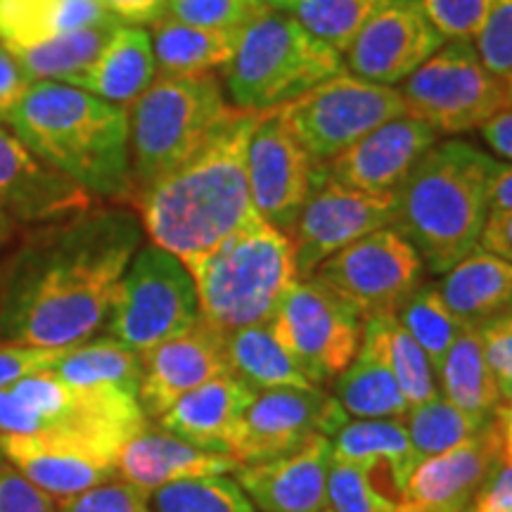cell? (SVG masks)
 I'll use <instances>...</instances> for the list:
<instances>
[{"instance_id": "obj_1", "label": "cell", "mask_w": 512, "mask_h": 512, "mask_svg": "<svg viewBox=\"0 0 512 512\" xmlns=\"http://www.w3.org/2000/svg\"><path fill=\"white\" fill-rule=\"evenodd\" d=\"M140 240V223L119 209H91L41 230L19 249L3 280L0 337L41 349L93 339Z\"/></svg>"}, {"instance_id": "obj_2", "label": "cell", "mask_w": 512, "mask_h": 512, "mask_svg": "<svg viewBox=\"0 0 512 512\" xmlns=\"http://www.w3.org/2000/svg\"><path fill=\"white\" fill-rule=\"evenodd\" d=\"M259 114L238 110L188 162L140 192L152 245L190 266L252 219L247 140Z\"/></svg>"}, {"instance_id": "obj_3", "label": "cell", "mask_w": 512, "mask_h": 512, "mask_svg": "<svg viewBox=\"0 0 512 512\" xmlns=\"http://www.w3.org/2000/svg\"><path fill=\"white\" fill-rule=\"evenodd\" d=\"M8 124L43 162L91 195L128 202L136 195L128 150V110L57 81H34Z\"/></svg>"}, {"instance_id": "obj_4", "label": "cell", "mask_w": 512, "mask_h": 512, "mask_svg": "<svg viewBox=\"0 0 512 512\" xmlns=\"http://www.w3.org/2000/svg\"><path fill=\"white\" fill-rule=\"evenodd\" d=\"M498 159L465 140L437 143L396 188L392 228L434 275L479 247Z\"/></svg>"}, {"instance_id": "obj_5", "label": "cell", "mask_w": 512, "mask_h": 512, "mask_svg": "<svg viewBox=\"0 0 512 512\" xmlns=\"http://www.w3.org/2000/svg\"><path fill=\"white\" fill-rule=\"evenodd\" d=\"M200 316L221 332L271 323L297 283L292 242L259 214L188 266Z\"/></svg>"}, {"instance_id": "obj_6", "label": "cell", "mask_w": 512, "mask_h": 512, "mask_svg": "<svg viewBox=\"0 0 512 512\" xmlns=\"http://www.w3.org/2000/svg\"><path fill=\"white\" fill-rule=\"evenodd\" d=\"M145 425L138 396L117 387H74L38 370L0 389V434L64 441L117 460Z\"/></svg>"}, {"instance_id": "obj_7", "label": "cell", "mask_w": 512, "mask_h": 512, "mask_svg": "<svg viewBox=\"0 0 512 512\" xmlns=\"http://www.w3.org/2000/svg\"><path fill=\"white\" fill-rule=\"evenodd\" d=\"M238 112L214 74H157L128 107V150L136 192L178 169Z\"/></svg>"}, {"instance_id": "obj_8", "label": "cell", "mask_w": 512, "mask_h": 512, "mask_svg": "<svg viewBox=\"0 0 512 512\" xmlns=\"http://www.w3.org/2000/svg\"><path fill=\"white\" fill-rule=\"evenodd\" d=\"M223 72L233 107L268 112L344 72V55L318 41L287 12L264 10L242 29Z\"/></svg>"}, {"instance_id": "obj_9", "label": "cell", "mask_w": 512, "mask_h": 512, "mask_svg": "<svg viewBox=\"0 0 512 512\" xmlns=\"http://www.w3.org/2000/svg\"><path fill=\"white\" fill-rule=\"evenodd\" d=\"M200 318L195 280L188 266L157 245L138 249L121 275L107 313V337L145 354L181 335Z\"/></svg>"}, {"instance_id": "obj_10", "label": "cell", "mask_w": 512, "mask_h": 512, "mask_svg": "<svg viewBox=\"0 0 512 512\" xmlns=\"http://www.w3.org/2000/svg\"><path fill=\"white\" fill-rule=\"evenodd\" d=\"M396 88L406 114L439 136L475 131L512 105L503 83L479 60L475 43H444Z\"/></svg>"}, {"instance_id": "obj_11", "label": "cell", "mask_w": 512, "mask_h": 512, "mask_svg": "<svg viewBox=\"0 0 512 512\" xmlns=\"http://www.w3.org/2000/svg\"><path fill=\"white\" fill-rule=\"evenodd\" d=\"M280 110L292 136L318 169H325L384 121L406 112L399 88L366 81L351 72L330 76Z\"/></svg>"}, {"instance_id": "obj_12", "label": "cell", "mask_w": 512, "mask_h": 512, "mask_svg": "<svg viewBox=\"0 0 512 512\" xmlns=\"http://www.w3.org/2000/svg\"><path fill=\"white\" fill-rule=\"evenodd\" d=\"M271 328L318 387L335 380L361 347L363 318L318 280H297L275 311Z\"/></svg>"}, {"instance_id": "obj_13", "label": "cell", "mask_w": 512, "mask_h": 512, "mask_svg": "<svg viewBox=\"0 0 512 512\" xmlns=\"http://www.w3.org/2000/svg\"><path fill=\"white\" fill-rule=\"evenodd\" d=\"M422 259L392 226L375 230L330 256L311 275L363 320L394 313L422 283Z\"/></svg>"}, {"instance_id": "obj_14", "label": "cell", "mask_w": 512, "mask_h": 512, "mask_svg": "<svg viewBox=\"0 0 512 512\" xmlns=\"http://www.w3.org/2000/svg\"><path fill=\"white\" fill-rule=\"evenodd\" d=\"M396 192H363L325 174L290 230L299 280L311 278L330 256L394 223Z\"/></svg>"}, {"instance_id": "obj_15", "label": "cell", "mask_w": 512, "mask_h": 512, "mask_svg": "<svg viewBox=\"0 0 512 512\" xmlns=\"http://www.w3.org/2000/svg\"><path fill=\"white\" fill-rule=\"evenodd\" d=\"M347 420L335 396L323 387L256 392L242 418L233 458L252 465L290 456L320 437L332 439Z\"/></svg>"}, {"instance_id": "obj_16", "label": "cell", "mask_w": 512, "mask_h": 512, "mask_svg": "<svg viewBox=\"0 0 512 512\" xmlns=\"http://www.w3.org/2000/svg\"><path fill=\"white\" fill-rule=\"evenodd\" d=\"M325 176L292 136L283 110L256 117L247 140V181L256 214L290 235L311 190Z\"/></svg>"}, {"instance_id": "obj_17", "label": "cell", "mask_w": 512, "mask_h": 512, "mask_svg": "<svg viewBox=\"0 0 512 512\" xmlns=\"http://www.w3.org/2000/svg\"><path fill=\"white\" fill-rule=\"evenodd\" d=\"M503 458L501 427L494 418L463 444L420 460L396 512H470L479 489Z\"/></svg>"}, {"instance_id": "obj_18", "label": "cell", "mask_w": 512, "mask_h": 512, "mask_svg": "<svg viewBox=\"0 0 512 512\" xmlns=\"http://www.w3.org/2000/svg\"><path fill=\"white\" fill-rule=\"evenodd\" d=\"M226 373V332L200 316L181 335L140 354V408L157 420L181 396Z\"/></svg>"}, {"instance_id": "obj_19", "label": "cell", "mask_w": 512, "mask_h": 512, "mask_svg": "<svg viewBox=\"0 0 512 512\" xmlns=\"http://www.w3.org/2000/svg\"><path fill=\"white\" fill-rule=\"evenodd\" d=\"M93 197L0 126V209L10 219L60 223L91 211Z\"/></svg>"}, {"instance_id": "obj_20", "label": "cell", "mask_w": 512, "mask_h": 512, "mask_svg": "<svg viewBox=\"0 0 512 512\" xmlns=\"http://www.w3.org/2000/svg\"><path fill=\"white\" fill-rule=\"evenodd\" d=\"M444 43L418 3L392 0L370 19L344 55L351 74L382 86H399Z\"/></svg>"}, {"instance_id": "obj_21", "label": "cell", "mask_w": 512, "mask_h": 512, "mask_svg": "<svg viewBox=\"0 0 512 512\" xmlns=\"http://www.w3.org/2000/svg\"><path fill=\"white\" fill-rule=\"evenodd\" d=\"M437 140L432 126L403 112L347 147L325 166V174L354 190L396 192Z\"/></svg>"}, {"instance_id": "obj_22", "label": "cell", "mask_w": 512, "mask_h": 512, "mask_svg": "<svg viewBox=\"0 0 512 512\" xmlns=\"http://www.w3.org/2000/svg\"><path fill=\"white\" fill-rule=\"evenodd\" d=\"M332 441L320 437L290 456L240 465L233 472L259 512H325Z\"/></svg>"}, {"instance_id": "obj_23", "label": "cell", "mask_w": 512, "mask_h": 512, "mask_svg": "<svg viewBox=\"0 0 512 512\" xmlns=\"http://www.w3.org/2000/svg\"><path fill=\"white\" fill-rule=\"evenodd\" d=\"M117 479L152 496L166 484L183 479L230 475L240 467L235 458L211 453L183 441L162 427L145 425L131 437L117 456Z\"/></svg>"}, {"instance_id": "obj_24", "label": "cell", "mask_w": 512, "mask_h": 512, "mask_svg": "<svg viewBox=\"0 0 512 512\" xmlns=\"http://www.w3.org/2000/svg\"><path fill=\"white\" fill-rule=\"evenodd\" d=\"M256 396L235 375H219L181 396L157 425L188 444L233 458L242 418Z\"/></svg>"}, {"instance_id": "obj_25", "label": "cell", "mask_w": 512, "mask_h": 512, "mask_svg": "<svg viewBox=\"0 0 512 512\" xmlns=\"http://www.w3.org/2000/svg\"><path fill=\"white\" fill-rule=\"evenodd\" d=\"M3 458L53 498H72L117 479V460L88 448L27 434H0Z\"/></svg>"}, {"instance_id": "obj_26", "label": "cell", "mask_w": 512, "mask_h": 512, "mask_svg": "<svg viewBox=\"0 0 512 512\" xmlns=\"http://www.w3.org/2000/svg\"><path fill=\"white\" fill-rule=\"evenodd\" d=\"M157 76L152 38L143 27L119 24L91 67L67 86L102 98L112 105L131 107Z\"/></svg>"}, {"instance_id": "obj_27", "label": "cell", "mask_w": 512, "mask_h": 512, "mask_svg": "<svg viewBox=\"0 0 512 512\" xmlns=\"http://www.w3.org/2000/svg\"><path fill=\"white\" fill-rule=\"evenodd\" d=\"M437 287L463 325H484L512 313V264L479 247L441 275Z\"/></svg>"}, {"instance_id": "obj_28", "label": "cell", "mask_w": 512, "mask_h": 512, "mask_svg": "<svg viewBox=\"0 0 512 512\" xmlns=\"http://www.w3.org/2000/svg\"><path fill=\"white\" fill-rule=\"evenodd\" d=\"M330 441L332 458L368 467L373 472L387 470L399 498L418 465L403 418L347 420Z\"/></svg>"}, {"instance_id": "obj_29", "label": "cell", "mask_w": 512, "mask_h": 512, "mask_svg": "<svg viewBox=\"0 0 512 512\" xmlns=\"http://www.w3.org/2000/svg\"><path fill=\"white\" fill-rule=\"evenodd\" d=\"M441 394L448 403L465 411L479 422L496 418L503 396L498 382L486 363L477 325H463L458 337L437 370Z\"/></svg>"}, {"instance_id": "obj_30", "label": "cell", "mask_w": 512, "mask_h": 512, "mask_svg": "<svg viewBox=\"0 0 512 512\" xmlns=\"http://www.w3.org/2000/svg\"><path fill=\"white\" fill-rule=\"evenodd\" d=\"M335 399L356 420L403 418L411 411L382 351L368 335L361 337L354 361L335 377Z\"/></svg>"}, {"instance_id": "obj_31", "label": "cell", "mask_w": 512, "mask_h": 512, "mask_svg": "<svg viewBox=\"0 0 512 512\" xmlns=\"http://www.w3.org/2000/svg\"><path fill=\"white\" fill-rule=\"evenodd\" d=\"M226 358L230 375L238 377L254 392L280 387H318L278 342L271 323L226 332Z\"/></svg>"}, {"instance_id": "obj_32", "label": "cell", "mask_w": 512, "mask_h": 512, "mask_svg": "<svg viewBox=\"0 0 512 512\" xmlns=\"http://www.w3.org/2000/svg\"><path fill=\"white\" fill-rule=\"evenodd\" d=\"M112 19L100 0H0V43L27 46Z\"/></svg>"}, {"instance_id": "obj_33", "label": "cell", "mask_w": 512, "mask_h": 512, "mask_svg": "<svg viewBox=\"0 0 512 512\" xmlns=\"http://www.w3.org/2000/svg\"><path fill=\"white\" fill-rule=\"evenodd\" d=\"M242 31L204 29L164 15L152 24L157 74H211L226 67Z\"/></svg>"}, {"instance_id": "obj_34", "label": "cell", "mask_w": 512, "mask_h": 512, "mask_svg": "<svg viewBox=\"0 0 512 512\" xmlns=\"http://www.w3.org/2000/svg\"><path fill=\"white\" fill-rule=\"evenodd\" d=\"M119 24L121 22L117 19H112V22L98 24V27L67 31V34L41 38V41L27 43V46L5 48L10 50V55L15 57L31 81L69 83L98 60L102 48L107 46Z\"/></svg>"}, {"instance_id": "obj_35", "label": "cell", "mask_w": 512, "mask_h": 512, "mask_svg": "<svg viewBox=\"0 0 512 512\" xmlns=\"http://www.w3.org/2000/svg\"><path fill=\"white\" fill-rule=\"evenodd\" d=\"M46 370L74 387H117L121 392L138 396L140 354L112 337L76 344Z\"/></svg>"}, {"instance_id": "obj_36", "label": "cell", "mask_w": 512, "mask_h": 512, "mask_svg": "<svg viewBox=\"0 0 512 512\" xmlns=\"http://www.w3.org/2000/svg\"><path fill=\"white\" fill-rule=\"evenodd\" d=\"M363 335H368L382 351L384 361L396 377L408 408L437 399V373L420 344L401 328L394 313H380L363 320Z\"/></svg>"}, {"instance_id": "obj_37", "label": "cell", "mask_w": 512, "mask_h": 512, "mask_svg": "<svg viewBox=\"0 0 512 512\" xmlns=\"http://www.w3.org/2000/svg\"><path fill=\"white\" fill-rule=\"evenodd\" d=\"M401 328L411 335L420 349L430 358L434 373L451 349L453 339L458 337L463 323L453 316L437 285L420 283L408 294V299L394 311Z\"/></svg>"}, {"instance_id": "obj_38", "label": "cell", "mask_w": 512, "mask_h": 512, "mask_svg": "<svg viewBox=\"0 0 512 512\" xmlns=\"http://www.w3.org/2000/svg\"><path fill=\"white\" fill-rule=\"evenodd\" d=\"M389 3L392 0H302L292 17L318 41L344 55L370 19Z\"/></svg>"}, {"instance_id": "obj_39", "label": "cell", "mask_w": 512, "mask_h": 512, "mask_svg": "<svg viewBox=\"0 0 512 512\" xmlns=\"http://www.w3.org/2000/svg\"><path fill=\"white\" fill-rule=\"evenodd\" d=\"M403 422H406L418 463L463 444L465 439H470L486 425V422H479L453 403H448L444 396L411 408L403 415Z\"/></svg>"}, {"instance_id": "obj_40", "label": "cell", "mask_w": 512, "mask_h": 512, "mask_svg": "<svg viewBox=\"0 0 512 512\" xmlns=\"http://www.w3.org/2000/svg\"><path fill=\"white\" fill-rule=\"evenodd\" d=\"M152 512H259L235 479L211 475L166 484L152 494Z\"/></svg>"}, {"instance_id": "obj_41", "label": "cell", "mask_w": 512, "mask_h": 512, "mask_svg": "<svg viewBox=\"0 0 512 512\" xmlns=\"http://www.w3.org/2000/svg\"><path fill=\"white\" fill-rule=\"evenodd\" d=\"M399 501L375 482V472L347 460L332 458L328 475L330 512H396Z\"/></svg>"}, {"instance_id": "obj_42", "label": "cell", "mask_w": 512, "mask_h": 512, "mask_svg": "<svg viewBox=\"0 0 512 512\" xmlns=\"http://www.w3.org/2000/svg\"><path fill=\"white\" fill-rule=\"evenodd\" d=\"M264 10L261 0H169L166 15L192 27L242 31Z\"/></svg>"}, {"instance_id": "obj_43", "label": "cell", "mask_w": 512, "mask_h": 512, "mask_svg": "<svg viewBox=\"0 0 512 512\" xmlns=\"http://www.w3.org/2000/svg\"><path fill=\"white\" fill-rule=\"evenodd\" d=\"M475 50L484 67L503 83L512 98V0H491Z\"/></svg>"}, {"instance_id": "obj_44", "label": "cell", "mask_w": 512, "mask_h": 512, "mask_svg": "<svg viewBox=\"0 0 512 512\" xmlns=\"http://www.w3.org/2000/svg\"><path fill=\"white\" fill-rule=\"evenodd\" d=\"M418 8L446 43H475L491 0H418Z\"/></svg>"}, {"instance_id": "obj_45", "label": "cell", "mask_w": 512, "mask_h": 512, "mask_svg": "<svg viewBox=\"0 0 512 512\" xmlns=\"http://www.w3.org/2000/svg\"><path fill=\"white\" fill-rule=\"evenodd\" d=\"M57 512H152V505L150 496L136 486L112 479L79 496L62 498Z\"/></svg>"}, {"instance_id": "obj_46", "label": "cell", "mask_w": 512, "mask_h": 512, "mask_svg": "<svg viewBox=\"0 0 512 512\" xmlns=\"http://www.w3.org/2000/svg\"><path fill=\"white\" fill-rule=\"evenodd\" d=\"M482 349L494 373L498 389H501L503 403L512 399V313L498 316L489 323L477 325Z\"/></svg>"}, {"instance_id": "obj_47", "label": "cell", "mask_w": 512, "mask_h": 512, "mask_svg": "<svg viewBox=\"0 0 512 512\" xmlns=\"http://www.w3.org/2000/svg\"><path fill=\"white\" fill-rule=\"evenodd\" d=\"M0 512H57V505L17 467L0 465Z\"/></svg>"}, {"instance_id": "obj_48", "label": "cell", "mask_w": 512, "mask_h": 512, "mask_svg": "<svg viewBox=\"0 0 512 512\" xmlns=\"http://www.w3.org/2000/svg\"><path fill=\"white\" fill-rule=\"evenodd\" d=\"M72 347L64 349H41L22 347V344H3L0 347V389L10 387L12 382L22 380L38 370L53 366L57 358H62Z\"/></svg>"}, {"instance_id": "obj_49", "label": "cell", "mask_w": 512, "mask_h": 512, "mask_svg": "<svg viewBox=\"0 0 512 512\" xmlns=\"http://www.w3.org/2000/svg\"><path fill=\"white\" fill-rule=\"evenodd\" d=\"M470 512H512V460L503 458L472 501Z\"/></svg>"}, {"instance_id": "obj_50", "label": "cell", "mask_w": 512, "mask_h": 512, "mask_svg": "<svg viewBox=\"0 0 512 512\" xmlns=\"http://www.w3.org/2000/svg\"><path fill=\"white\" fill-rule=\"evenodd\" d=\"M31 83L34 81L24 74V69L10 55V50L0 43V124H3L5 114L22 100Z\"/></svg>"}, {"instance_id": "obj_51", "label": "cell", "mask_w": 512, "mask_h": 512, "mask_svg": "<svg viewBox=\"0 0 512 512\" xmlns=\"http://www.w3.org/2000/svg\"><path fill=\"white\" fill-rule=\"evenodd\" d=\"M100 3L114 19H119L121 24H131V27L155 24L169 8V0H100Z\"/></svg>"}, {"instance_id": "obj_52", "label": "cell", "mask_w": 512, "mask_h": 512, "mask_svg": "<svg viewBox=\"0 0 512 512\" xmlns=\"http://www.w3.org/2000/svg\"><path fill=\"white\" fill-rule=\"evenodd\" d=\"M479 249L501 256L512 264V209L489 211L486 216Z\"/></svg>"}, {"instance_id": "obj_53", "label": "cell", "mask_w": 512, "mask_h": 512, "mask_svg": "<svg viewBox=\"0 0 512 512\" xmlns=\"http://www.w3.org/2000/svg\"><path fill=\"white\" fill-rule=\"evenodd\" d=\"M479 131H482L484 143L494 150V155L508 159L512 164V105L494 114Z\"/></svg>"}, {"instance_id": "obj_54", "label": "cell", "mask_w": 512, "mask_h": 512, "mask_svg": "<svg viewBox=\"0 0 512 512\" xmlns=\"http://www.w3.org/2000/svg\"><path fill=\"white\" fill-rule=\"evenodd\" d=\"M489 209H512V164H498L489 190Z\"/></svg>"}, {"instance_id": "obj_55", "label": "cell", "mask_w": 512, "mask_h": 512, "mask_svg": "<svg viewBox=\"0 0 512 512\" xmlns=\"http://www.w3.org/2000/svg\"><path fill=\"white\" fill-rule=\"evenodd\" d=\"M496 422L501 427L505 458L512 460V403H501V408L496 411Z\"/></svg>"}, {"instance_id": "obj_56", "label": "cell", "mask_w": 512, "mask_h": 512, "mask_svg": "<svg viewBox=\"0 0 512 512\" xmlns=\"http://www.w3.org/2000/svg\"><path fill=\"white\" fill-rule=\"evenodd\" d=\"M302 3V0H261V5H264L266 10H273V12H290L297 10V5Z\"/></svg>"}, {"instance_id": "obj_57", "label": "cell", "mask_w": 512, "mask_h": 512, "mask_svg": "<svg viewBox=\"0 0 512 512\" xmlns=\"http://www.w3.org/2000/svg\"><path fill=\"white\" fill-rule=\"evenodd\" d=\"M10 235H12V219L3 209H0V245H3L5 240H10Z\"/></svg>"}, {"instance_id": "obj_58", "label": "cell", "mask_w": 512, "mask_h": 512, "mask_svg": "<svg viewBox=\"0 0 512 512\" xmlns=\"http://www.w3.org/2000/svg\"><path fill=\"white\" fill-rule=\"evenodd\" d=\"M396 3H418V0H396Z\"/></svg>"}, {"instance_id": "obj_59", "label": "cell", "mask_w": 512, "mask_h": 512, "mask_svg": "<svg viewBox=\"0 0 512 512\" xmlns=\"http://www.w3.org/2000/svg\"><path fill=\"white\" fill-rule=\"evenodd\" d=\"M3 460H5V458H3V448H0V465H3Z\"/></svg>"}, {"instance_id": "obj_60", "label": "cell", "mask_w": 512, "mask_h": 512, "mask_svg": "<svg viewBox=\"0 0 512 512\" xmlns=\"http://www.w3.org/2000/svg\"><path fill=\"white\" fill-rule=\"evenodd\" d=\"M505 403H512V399H510V401H505Z\"/></svg>"}, {"instance_id": "obj_61", "label": "cell", "mask_w": 512, "mask_h": 512, "mask_svg": "<svg viewBox=\"0 0 512 512\" xmlns=\"http://www.w3.org/2000/svg\"><path fill=\"white\" fill-rule=\"evenodd\" d=\"M325 512H330V510H325Z\"/></svg>"}]
</instances>
